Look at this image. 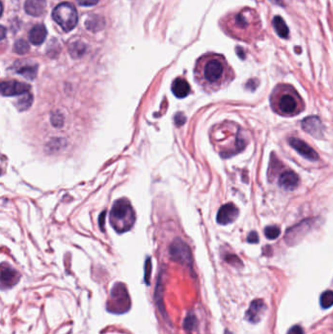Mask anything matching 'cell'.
<instances>
[{
  "mask_svg": "<svg viewBox=\"0 0 333 334\" xmlns=\"http://www.w3.org/2000/svg\"><path fill=\"white\" fill-rule=\"evenodd\" d=\"M194 78L204 91L211 93L227 87L234 80L235 72L224 56L207 53L196 61Z\"/></svg>",
  "mask_w": 333,
  "mask_h": 334,
  "instance_id": "cell-1",
  "label": "cell"
},
{
  "mask_svg": "<svg viewBox=\"0 0 333 334\" xmlns=\"http://www.w3.org/2000/svg\"><path fill=\"white\" fill-rule=\"evenodd\" d=\"M224 31L233 38L254 42L263 37V27L257 11L250 7L238 9L227 15L221 21Z\"/></svg>",
  "mask_w": 333,
  "mask_h": 334,
  "instance_id": "cell-2",
  "label": "cell"
},
{
  "mask_svg": "<svg viewBox=\"0 0 333 334\" xmlns=\"http://www.w3.org/2000/svg\"><path fill=\"white\" fill-rule=\"evenodd\" d=\"M270 103L273 111L285 117L298 115L305 110L303 99L289 84H278L271 94Z\"/></svg>",
  "mask_w": 333,
  "mask_h": 334,
  "instance_id": "cell-3",
  "label": "cell"
},
{
  "mask_svg": "<svg viewBox=\"0 0 333 334\" xmlns=\"http://www.w3.org/2000/svg\"><path fill=\"white\" fill-rule=\"evenodd\" d=\"M135 220V211L129 200L121 198L114 202L110 213V222L115 232L118 234L128 232L133 227Z\"/></svg>",
  "mask_w": 333,
  "mask_h": 334,
  "instance_id": "cell-4",
  "label": "cell"
},
{
  "mask_svg": "<svg viewBox=\"0 0 333 334\" xmlns=\"http://www.w3.org/2000/svg\"><path fill=\"white\" fill-rule=\"evenodd\" d=\"M131 308V299L123 283H115L110 293L107 310L113 314H124Z\"/></svg>",
  "mask_w": 333,
  "mask_h": 334,
  "instance_id": "cell-5",
  "label": "cell"
},
{
  "mask_svg": "<svg viewBox=\"0 0 333 334\" xmlns=\"http://www.w3.org/2000/svg\"><path fill=\"white\" fill-rule=\"evenodd\" d=\"M56 23L65 31H70L76 27L78 15L75 7L69 2H63L57 5L52 12Z\"/></svg>",
  "mask_w": 333,
  "mask_h": 334,
  "instance_id": "cell-6",
  "label": "cell"
},
{
  "mask_svg": "<svg viewBox=\"0 0 333 334\" xmlns=\"http://www.w3.org/2000/svg\"><path fill=\"white\" fill-rule=\"evenodd\" d=\"M170 255L174 261L179 262L181 264H192V254L190 248L180 239L175 240L171 245Z\"/></svg>",
  "mask_w": 333,
  "mask_h": 334,
  "instance_id": "cell-7",
  "label": "cell"
},
{
  "mask_svg": "<svg viewBox=\"0 0 333 334\" xmlns=\"http://www.w3.org/2000/svg\"><path fill=\"white\" fill-rule=\"evenodd\" d=\"M30 86L17 80H6L1 84V93L3 96H20L28 93Z\"/></svg>",
  "mask_w": 333,
  "mask_h": 334,
  "instance_id": "cell-8",
  "label": "cell"
},
{
  "mask_svg": "<svg viewBox=\"0 0 333 334\" xmlns=\"http://www.w3.org/2000/svg\"><path fill=\"white\" fill-rule=\"evenodd\" d=\"M267 306L262 299H255L251 302L249 308L245 312V320L251 323H257L262 320Z\"/></svg>",
  "mask_w": 333,
  "mask_h": 334,
  "instance_id": "cell-9",
  "label": "cell"
},
{
  "mask_svg": "<svg viewBox=\"0 0 333 334\" xmlns=\"http://www.w3.org/2000/svg\"><path fill=\"white\" fill-rule=\"evenodd\" d=\"M20 274L9 265H1V287L2 289L11 288L15 286L19 279Z\"/></svg>",
  "mask_w": 333,
  "mask_h": 334,
  "instance_id": "cell-10",
  "label": "cell"
},
{
  "mask_svg": "<svg viewBox=\"0 0 333 334\" xmlns=\"http://www.w3.org/2000/svg\"><path fill=\"white\" fill-rule=\"evenodd\" d=\"M288 142L292 148L295 151H297L298 153L301 154L303 157H305L306 159H309L312 161H316L319 159V154L313 148H311L309 145H307L304 141L292 137L288 140Z\"/></svg>",
  "mask_w": 333,
  "mask_h": 334,
  "instance_id": "cell-11",
  "label": "cell"
},
{
  "mask_svg": "<svg viewBox=\"0 0 333 334\" xmlns=\"http://www.w3.org/2000/svg\"><path fill=\"white\" fill-rule=\"evenodd\" d=\"M238 217V209L234 203H227L221 206L217 214V222L220 225H228L235 222Z\"/></svg>",
  "mask_w": 333,
  "mask_h": 334,
  "instance_id": "cell-12",
  "label": "cell"
},
{
  "mask_svg": "<svg viewBox=\"0 0 333 334\" xmlns=\"http://www.w3.org/2000/svg\"><path fill=\"white\" fill-rule=\"evenodd\" d=\"M278 185L286 191H293L299 186V177L292 170H284L278 177Z\"/></svg>",
  "mask_w": 333,
  "mask_h": 334,
  "instance_id": "cell-13",
  "label": "cell"
},
{
  "mask_svg": "<svg viewBox=\"0 0 333 334\" xmlns=\"http://www.w3.org/2000/svg\"><path fill=\"white\" fill-rule=\"evenodd\" d=\"M301 126L303 130H305L307 133L311 134L316 138H321V136L323 135V126L321 124L320 119L317 116L306 117L302 121Z\"/></svg>",
  "mask_w": 333,
  "mask_h": 334,
  "instance_id": "cell-14",
  "label": "cell"
},
{
  "mask_svg": "<svg viewBox=\"0 0 333 334\" xmlns=\"http://www.w3.org/2000/svg\"><path fill=\"white\" fill-rule=\"evenodd\" d=\"M172 92L177 98H186L191 93V86L183 77L176 78L172 84Z\"/></svg>",
  "mask_w": 333,
  "mask_h": 334,
  "instance_id": "cell-15",
  "label": "cell"
},
{
  "mask_svg": "<svg viewBox=\"0 0 333 334\" xmlns=\"http://www.w3.org/2000/svg\"><path fill=\"white\" fill-rule=\"evenodd\" d=\"M46 1L45 0H27L25 3V9L28 14L39 17L45 12Z\"/></svg>",
  "mask_w": 333,
  "mask_h": 334,
  "instance_id": "cell-16",
  "label": "cell"
},
{
  "mask_svg": "<svg viewBox=\"0 0 333 334\" xmlns=\"http://www.w3.org/2000/svg\"><path fill=\"white\" fill-rule=\"evenodd\" d=\"M47 35V30L44 25H36L28 32V39L33 45L42 44Z\"/></svg>",
  "mask_w": 333,
  "mask_h": 334,
  "instance_id": "cell-17",
  "label": "cell"
},
{
  "mask_svg": "<svg viewBox=\"0 0 333 334\" xmlns=\"http://www.w3.org/2000/svg\"><path fill=\"white\" fill-rule=\"evenodd\" d=\"M85 26L92 31H97L99 29L104 28V19L97 15L91 16L85 22Z\"/></svg>",
  "mask_w": 333,
  "mask_h": 334,
  "instance_id": "cell-18",
  "label": "cell"
},
{
  "mask_svg": "<svg viewBox=\"0 0 333 334\" xmlns=\"http://www.w3.org/2000/svg\"><path fill=\"white\" fill-rule=\"evenodd\" d=\"M183 327L189 333L194 332V330L197 328V319L194 314L190 313L186 316L184 322H183Z\"/></svg>",
  "mask_w": 333,
  "mask_h": 334,
  "instance_id": "cell-19",
  "label": "cell"
},
{
  "mask_svg": "<svg viewBox=\"0 0 333 334\" xmlns=\"http://www.w3.org/2000/svg\"><path fill=\"white\" fill-rule=\"evenodd\" d=\"M273 23H274V27L276 28L279 36H281L283 38L288 36V28L286 27V25H285L284 21L282 20V18H280L278 16V17H275Z\"/></svg>",
  "mask_w": 333,
  "mask_h": 334,
  "instance_id": "cell-20",
  "label": "cell"
},
{
  "mask_svg": "<svg viewBox=\"0 0 333 334\" xmlns=\"http://www.w3.org/2000/svg\"><path fill=\"white\" fill-rule=\"evenodd\" d=\"M155 288H156L155 289V301H156V304H157V307H158L160 313L165 314V310H164V307H163V297H162V295H163V293H162L163 291V287L161 285V279L160 278H159L158 283H157V285H156Z\"/></svg>",
  "mask_w": 333,
  "mask_h": 334,
  "instance_id": "cell-21",
  "label": "cell"
},
{
  "mask_svg": "<svg viewBox=\"0 0 333 334\" xmlns=\"http://www.w3.org/2000/svg\"><path fill=\"white\" fill-rule=\"evenodd\" d=\"M319 303L322 309H329L333 306V291L326 290L321 293L319 298Z\"/></svg>",
  "mask_w": 333,
  "mask_h": 334,
  "instance_id": "cell-22",
  "label": "cell"
},
{
  "mask_svg": "<svg viewBox=\"0 0 333 334\" xmlns=\"http://www.w3.org/2000/svg\"><path fill=\"white\" fill-rule=\"evenodd\" d=\"M31 103H32V96L29 93H27L22 95V98H20V100L17 103V107L19 108V110L25 111L29 108Z\"/></svg>",
  "mask_w": 333,
  "mask_h": 334,
  "instance_id": "cell-23",
  "label": "cell"
},
{
  "mask_svg": "<svg viewBox=\"0 0 333 334\" xmlns=\"http://www.w3.org/2000/svg\"><path fill=\"white\" fill-rule=\"evenodd\" d=\"M280 235V229L277 226H268L265 229V236L269 239H276Z\"/></svg>",
  "mask_w": 333,
  "mask_h": 334,
  "instance_id": "cell-24",
  "label": "cell"
},
{
  "mask_svg": "<svg viewBox=\"0 0 333 334\" xmlns=\"http://www.w3.org/2000/svg\"><path fill=\"white\" fill-rule=\"evenodd\" d=\"M18 72L22 75H25L27 78H34L35 74H36V67H31V66H26L21 68L20 70H18Z\"/></svg>",
  "mask_w": 333,
  "mask_h": 334,
  "instance_id": "cell-25",
  "label": "cell"
},
{
  "mask_svg": "<svg viewBox=\"0 0 333 334\" xmlns=\"http://www.w3.org/2000/svg\"><path fill=\"white\" fill-rule=\"evenodd\" d=\"M28 50H29V46L25 40L21 39V40H18L15 43L14 51L16 53L22 55V54H26Z\"/></svg>",
  "mask_w": 333,
  "mask_h": 334,
  "instance_id": "cell-26",
  "label": "cell"
},
{
  "mask_svg": "<svg viewBox=\"0 0 333 334\" xmlns=\"http://www.w3.org/2000/svg\"><path fill=\"white\" fill-rule=\"evenodd\" d=\"M226 261L229 263V264L233 265V266H236V267H238V266H242V263L240 261V259L236 256V255H233V254H229L226 256Z\"/></svg>",
  "mask_w": 333,
  "mask_h": 334,
  "instance_id": "cell-27",
  "label": "cell"
},
{
  "mask_svg": "<svg viewBox=\"0 0 333 334\" xmlns=\"http://www.w3.org/2000/svg\"><path fill=\"white\" fill-rule=\"evenodd\" d=\"M247 241L249 243H257L259 241V237L256 232H250L248 237H247Z\"/></svg>",
  "mask_w": 333,
  "mask_h": 334,
  "instance_id": "cell-28",
  "label": "cell"
},
{
  "mask_svg": "<svg viewBox=\"0 0 333 334\" xmlns=\"http://www.w3.org/2000/svg\"><path fill=\"white\" fill-rule=\"evenodd\" d=\"M287 334H304V330L300 325H294L287 331Z\"/></svg>",
  "mask_w": 333,
  "mask_h": 334,
  "instance_id": "cell-29",
  "label": "cell"
},
{
  "mask_svg": "<svg viewBox=\"0 0 333 334\" xmlns=\"http://www.w3.org/2000/svg\"><path fill=\"white\" fill-rule=\"evenodd\" d=\"M77 2L81 6H94L97 4L99 0H77Z\"/></svg>",
  "mask_w": 333,
  "mask_h": 334,
  "instance_id": "cell-30",
  "label": "cell"
},
{
  "mask_svg": "<svg viewBox=\"0 0 333 334\" xmlns=\"http://www.w3.org/2000/svg\"><path fill=\"white\" fill-rule=\"evenodd\" d=\"M2 34H1V39H3L4 38V36H5V28H4V27H2Z\"/></svg>",
  "mask_w": 333,
  "mask_h": 334,
  "instance_id": "cell-31",
  "label": "cell"
}]
</instances>
